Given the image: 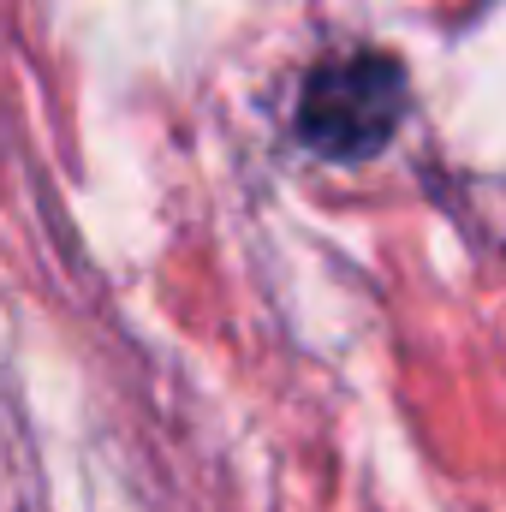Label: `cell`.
Returning <instances> with one entry per match:
<instances>
[{"instance_id":"cell-1","label":"cell","mask_w":506,"mask_h":512,"mask_svg":"<svg viewBox=\"0 0 506 512\" xmlns=\"http://www.w3.org/2000/svg\"><path fill=\"white\" fill-rule=\"evenodd\" d=\"M405 108H411L405 60L387 48H346V54H328L304 72L292 131L322 161L358 167V161H376L399 137Z\"/></svg>"}]
</instances>
